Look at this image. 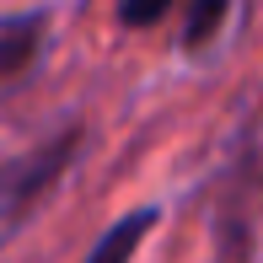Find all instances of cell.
<instances>
[{
	"mask_svg": "<svg viewBox=\"0 0 263 263\" xmlns=\"http://www.w3.org/2000/svg\"><path fill=\"white\" fill-rule=\"evenodd\" d=\"M76 151H81V129L70 124V129H59V135H49L43 145H32L27 156H16L11 166H0V247L54 194V183L65 177V166L76 161Z\"/></svg>",
	"mask_w": 263,
	"mask_h": 263,
	"instance_id": "6da1fadb",
	"label": "cell"
},
{
	"mask_svg": "<svg viewBox=\"0 0 263 263\" xmlns=\"http://www.w3.org/2000/svg\"><path fill=\"white\" fill-rule=\"evenodd\" d=\"M43 11H22V16H0V81H16L32 70L43 49Z\"/></svg>",
	"mask_w": 263,
	"mask_h": 263,
	"instance_id": "7a4b0ae2",
	"label": "cell"
},
{
	"mask_svg": "<svg viewBox=\"0 0 263 263\" xmlns=\"http://www.w3.org/2000/svg\"><path fill=\"white\" fill-rule=\"evenodd\" d=\"M161 220V210H129L124 220H113L107 231L97 236V247H91L81 263H135V253H140V242L151 236V226Z\"/></svg>",
	"mask_w": 263,
	"mask_h": 263,
	"instance_id": "3957f363",
	"label": "cell"
},
{
	"mask_svg": "<svg viewBox=\"0 0 263 263\" xmlns=\"http://www.w3.org/2000/svg\"><path fill=\"white\" fill-rule=\"evenodd\" d=\"M226 16H231V0H194V6H188V22H183V49L188 54L210 49V43L220 38Z\"/></svg>",
	"mask_w": 263,
	"mask_h": 263,
	"instance_id": "277c9868",
	"label": "cell"
},
{
	"mask_svg": "<svg viewBox=\"0 0 263 263\" xmlns=\"http://www.w3.org/2000/svg\"><path fill=\"white\" fill-rule=\"evenodd\" d=\"M177 0H118V22L124 27H156Z\"/></svg>",
	"mask_w": 263,
	"mask_h": 263,
	"instance_id": "5b68a950",
	"label": "cell"
}]
</instances>
